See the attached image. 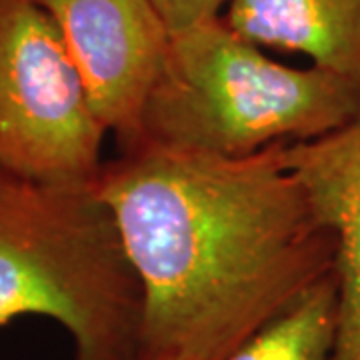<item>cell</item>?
Here are the masks:
<instances>
[{
	"mask_svg": "<svg viewBox=\"0 0 360 360\" xmlns=\"http://www.w3.org/2000/svg\"><path fill=\"white\" fill-rule=\"evenodd\" d=\"M86 82L122 153L141 142L142 110L167 65L172 34L155 0H37Z\"/></svg>",
	"mask_w": 360,
	"mask_h": 360,
	"instance_id": "cell-5",
	"label": "cell"
},
{
	"mask_svg": "<svg viewBox=\"0 0 360 360\" xmlns=\"http://www.w3.org/2000/svg\"><path fill=\"white\" fill-rule=\"evenodd\" d=\"M286 146L226 158L141 144L104 162L94 188L142 288L141 360H226L335 272V232Z\"/></svg>",
	"mask_w": 360,
	"mask_h": 360,
	"instance_id": "cell-1",
	"label": "cell"
},
{
	"mask_svg": "<svg viewBox=\"0 0 360 360\" xmlns=\"http://www.w3.org/2000/svg\"><path fill=\"white\" fill-rule=\"evenodd\" d=\"M224 22L258 46L360 78V0H231Z\"/></svg>",
	"mask_w": 360,
	"mask_h": 360,
	"instance_id": "cell-7",
	"label": "cell"
},
{
	"mask_svg": "<svg viewBox=\"0 0 360 360\" xmlns=\"http://www.w3.org/2000/svg\"><path fill=\"white\" fill-rule=\"evenodd\" d=\"M312 208L335 232L338 321L333 360H360V116L322 139L286 146Z\"/></svg>",
	"mask_w": 360,
	"mask_h": 360,
	"instance_id": "cell-6",
	"label": "cell"
},
{
	"mask_svg": "<svg viewBox=\"0 0 360 360\" xmlns=\"http://www.w3.org/2000/svg\"><path fill=\"white\" fill-rule=\"evenodd\" d=\"M359 116L360 78L274 63L219 16L172 34L139 146L236 158L316 141Z\"/></svg>",
	"mask_w": 360,
	"mask_h": 360,
	"instance_id": "cell-3",
	"label": "cell"
},
{
	"mask_svg": "<svg viewBox=\"0 0 360 360\" xmlns=\"http://www.w3.org/2000/svg\"><path fill=\"white\" fill-rule=\"evenodd\" d=\"M229 2L231 0H155L170 34L219 18L220 8L229 6Z\"/></svg>",
	"mask_w": 360,
	"mask_h": 360,
	"instance_id": "cell-9",
	"label": "cell"
},
{
	"mask_svg": "<svg viewBox=\"0 0 360 360\" xmlns=\"http://www.w3.org/2000/svg\"><path fill=\"white\" fill-rule=\"evenodd\" d=\"M20 316L58 322L75 360H141V283L94 182L0 168V326Z\"/></svg>",
	"mask_w": 360,
	"mask_h": 360,
	"instance_id": "cell-2",
	"label": "cell"
},
{
	"mask_svg": "<svg viewBox=\"0 0 360 360\" xmlns=\"http://www.w3.org/2000/svg\"><path fill=\"white\" fill-rule=\"evenodd\" d=\"M338 283L330 272L266 322L226 360H333Z\"/></svg>",
	"mask_w": 360,
	"mask_h": 360,
	"instance_id": "cell-8",
	"label": "cell"
},
{
	"mask_svg": "<svg viewBox=\"0 0 360 360\" xmlns=\"http://www.w3.org/2000/svg\"><path fill=\"white\" fill-rule=\"evenodd\" d=\"M106 132L51 16L37 0H0V168L92 184Z\"/></svg>",
	"mask_w": 360,
	"mask_h": 360,
	"instance_id": "cell-4",
	"label": "cell"
}]
</instances>
